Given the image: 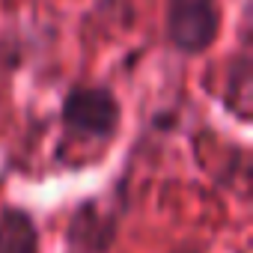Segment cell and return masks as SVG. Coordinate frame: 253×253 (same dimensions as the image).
Instances as JSON below:
<instances>
[{"label":"cell","mask_w":253,"mask_h":253,"mask_svg":"<svg viewBox=\"0 0 253 253\" xmlns=\"http://www.w3.org/2000/svg\"><path fill=\"white\" fill-rule=\"evenodd\" d=\"M122 217L98 197L81 200L66 220V244L72 253H110L119 238Z\"/></svg>","instance_id":"3"},{"label":"cell","mask_w":253,"mask_h":253,"mask_svg":"<svg viewBox=\"0 0 253 253\" xmlns=\"http://www.w3.org/2000/svg\"><path fill=\"white\" fill-rule=\"evenodd\" d=\"M66 137L86 143H113L122 128V101L107 84H72L60 101Z\"/></svg>","instance_id":"1"},{"label":"cell","mask_w":253,"mask_h":253,"mask_svg":"<svg viewBox=\"0 0 253 253\" xmlns=\"http://www.w3.org/2000/svg\"><path fill=\"white\" fill-rule=\"evenodd\" d=\"M98 6L104 9V12H122L125 15V21H128V12H131V0H98Z\"/></svg>","instance_id":"6"},{"label":"cell","mask_w":253,"mask_h":253,"mask_svg":"<svg viewBox=\"0 0 253 253\" xmlns=\"http://www.w3.org/2000/svg\"><path fill=\"white\" fill-rule=\"evenodd\" d=\"M220 27V0H164V39L179 57L209 54Z\"/></svg>","instance_id":"2"},{"label":"cell","mask_w":253,"mask_h":253,"mask_svg":"<svg viewBox=\"0 0 253 253\" xmlns=\"http://www.w3.org/2000/svg\"><path fill=\"white\" fill-rule=\"evenodd\" d=\"M42 229L36 214L24 206H0V253H39Z\"/></svg>","instance_id":"4"},{"label":"cell","mask_w":253,"mask_h":253,"mask_svg":"<svg viewBox=\"0 0 253 253\" xmlns=\"http://www.w3.org/2000/svg\"><path fill=\"white\" fill-rule=\"evenodd\" d=\"M220 101H223L226 113H232L238 122H250V107H253V63H250V54H247V42L241 45V51H235L229 57Z\"/></svg>","instance_id":"5"}]
</instances>
